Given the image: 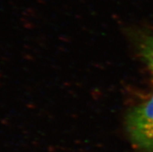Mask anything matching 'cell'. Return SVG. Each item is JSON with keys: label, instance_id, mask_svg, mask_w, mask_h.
Wrapping results in <instances>:
<instances>
[{"label": "cell", "instance_id": "obj_1", "mask_svg": "<svg viewBox=\"0 0 153 152\" xmlns=\"http://www.w3.org/2000/svg\"><path fill=\"white\" fill-rule=\"evenodd\" d=\"M126 127L137 152H153V95L128 112Z\"/></svg>", "mask_w": 153, "mask_h": 152}, {"label": "cell", "instance_id": "obj_2", "mask_svg": "<svg viewBox=\"0 0 153 152\" xmlns=\"http://www.w3.org/2000/svg\"><path fill=\"white\" fill-rule=\"evenodd\" d=\"M135 44L142 58L153 71V34L139 32L135 37Z\"/></svg>", "mask_w": 153, "mask_h": 152}]
</instances>
